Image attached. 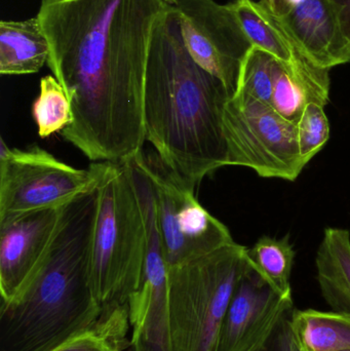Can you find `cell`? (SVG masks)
I'll list each match as a JSON object with an SVG mask.
<instances>
[{
  "label": "cell",
  "mask_w": 350,
  "mask_h": 351,
  "mask_svg": "<svg viewBox=\"0 0 350 351\" xmlns=\"http://www.w3.org/2000/svg\"><path fill=\"white\" fill-rule=\"evenodd\" d=\"M293 328L304 351L350 350V315L347 313L296 309Z\"/></svg>",
  "instance_id": "obj_18"
},
{
  "label": "cell",
  "mask_w": 350,
  "mask_h": 351,
  "mask_svg": "<svg viewBox=\"0 0 350 351\" xmlns=\"http://www.w3.org/2000/svg\"><path fill=\"white\" fill-rule=\"evenodd\" d=\"M96 162L86 170L61 162L37 145L0 147V224L21 215L61 208L96 185Z\"/></svg>",
  "instance_id": "obj_6"
},
{
  "label": "cell",
  "mask_w": 350,
  "mask_h": 351,
  "mask_svg": "<svg viewBox=\"0 0 350 351\" xmlns=\"http://www.w3.org/2000/svg\"><path fill=\"white\" fill-rule=\"evenodd\" d=\"M181 34L192 59L223 82L232 98L252 45L228 4L181 0L176 6Z\"/></svg>",
  "instance_id": "obj_9"
},
{
  "label": "cell",
  "mask_w": 350,
  "mask_h": 351,
  "mask_svg": "<svg viewBox=\"0 0 350 351\" xmlns=\"http://www.w3.org/2000/svg\"><path fill=\"white\" fill-rule=\"evenodd\" d=\"M279 19L314 65L330 70L350 63V40L331 0H302Z\"/></svg>",
  "instance_id": "obj_13"
},
{
  "label": "cell",
  "mask_w": 350,
  "mask_h": 351,
  "mask_svg": "<svg viewBox=\"0 0 350 351\" xmlns=\"http://www.w3.org/2000/svg\"><path fill=\"white\" fill-rule=\"evenodd\" d=\"M275 58L252 47L240 68L238 88L234 97L268 104L273 94V65Z\"/></svg>",
  "instance_id": "obj_21"
},
{
  "label": "cell",
  "mask_w": 350,
  "mask_h": 351,
  "mask_svg": "<svg viewBox=\"0 0 350 351\" xmlns=\"http://www.w3.org/2000/svg\"><path fill=\"white\" fill-rule=\"evenodd\" d=\"M92 286L103 317L127 308L143 274L147 234L131 162H96Z\"/></svg>",
  "instance_id": "obj_4"
},
{
  "label": "cell",
  "mask_w": 350,
  "mask_h": 351,
  "mask_svg": "<svg viewBox=\"0 0 350 351\" xmlns=\"http://www.w3.org/2000/svg\"><path fill=\"white\" fill-rule=\"evenodd\" d=\"M227 167H245L259 177L295 181L306 164L300 154L297 125L268 104L232 97L225 106Z\"/></svg>",
  "instance_id": "obj_7"
},
{
  "label": "cell",
  "mask_w": 350,
  "mask_h": 351,
  "mask_svg": "<svg viewBox=\"0 0 350 351\" xmlns=\"http://www.w3.org/2000/svg\"><path fill=\"white\" fill-rule=\"evenodd\" d=\"M302 0H260V3L277 18H284Z\"/></svg>",
  "instance_id": "obj_25"
},
{
  "label": "cell",
  "mask_w": 350,
  "mask_h": 351,
  "mask_svg": "<svg viewBox=\"0 0 350 351\" xmlns=\"http://www.w3.org/2000/svg\"><path fill=\"white\" fill-rule=\"evenodd\" d=\"M127 322L129 317L123 315L103 317L98 325L72 338L55 351H123L121 344Z\"/></svg>",
  "instance_id": "obj_22"
},
{
  "label": "cell",
  "mask_w": 350,
  "mask_h": 351,
  "mask_svg": "<svg viewBox=\"0 0 350 351\" xmlns=\"http://www.w3.org/2000/svg\"><path fill=\"white\" fill-rule=\"evenodd\" d=\"M247 249L234 241L168 268L173 351H215L232 295L251 268Z\"/></svg>",
  "instance_id": "obj_5"
},
{
  "label": "cell",
  "mask_w": 350,
  "mask_h": 351,
  "mask_svg": "<svg viewBox=\"0 0 350 351\" xmlns=\"http://www.w3.org/2000/svg\"><path fill=\"white\" fill-rule=\"evenodd\" d=\"M343 351H350V350H343Z\"/></svg>",
  "instance_id": "obj_29"
},
{
  "label": "cell",
  "mask_w": 350,
  "mask_h": 351,
  "mask_svg": "<svg viewBox=\"0 0 350 351\" xmlns=\"http://www.w3.org/2000/svg\"><path fill=\"white\" fill-rule=\"evenodd\" d=\"M61 208L34 210L0 224L2 303L22 289L40 263L55 234Z\"/></svg>",
  "instance_id": "obj_11"
},
{
  "label": "cell",
  "mask_w": 350,
  "mask_h": 351,
  "mask_svg": "<svg viewBox=\"0 0 350 351\" xmlns=\"http://www.w3.org/2000/svg\"><path fill=\"white\" fill-rule=\"evenodd\" d=\"M32 117L41 139L62 133L71 125V102L55 76L41 78L39 94L32 105Z\"/></svg>",
  "instance_id": "obj_20"
},
{
  "label": "cell",
  "mask_w": 350,
  "mask_h": 351,
  "mask_svg": "<svg viewBox=\"0 0 350 351\" xmlns=\"http://www.w3.org/2000/svg\"><path fill=\"white\" fill-rule=\"evenodd\" d=\"M292 301V293L277 292L251 265L232 295L215 351L246 350Z\"/></svg>",
  "instance_id": "obj_12"
},
{
  "label": "cell",
  "mask_w": 350,
  "mask_h": 351,
  "mask_svg": "<svg viewBox=\"0 0 350 351\" xmlns=\"http://www.w3.org/2000/svg\"><path fill=\"white\" fill-rule=\"evenodd\" d=\"M331 1L338 12L343 32L350 40V0H331Z\"/></svg>",
  "instance_id": "obj_26"
},
{
  "label": "cell",
  "mask_w": 350,
  "mask_h": 351,
  "mask_svg": "<svg viewBox=\"0 0 350 351\" xmlns=\"http://www.w3.org/2000/svg\"><path fill=\"white\" fill-rule=\"evenodd\" d=\"M164 0H41L47 61L71 102L62 137L94 162H127L145 143L144 98Z\"/></svg>",
  "instance_id": "obj_1"
},
{
  "label": "cell",
  "mask_w": 350,
  "mask_h": 351,
  "mask_svg": "<svg viewBox=\"0 0 350 351\" xmlns=\"http://www.w3.org/2000/svg\"><path fill=\"white\" fill-rule=\"evenodd\" d=\"M325 106L310 103L297 125L300 154L306 165L322 150L330 138V123Z\"/></svg>",
  "instance_id": "obj_23"
},
{
  "label": "cell",
  "mask_w": 350,
  "mask_h": 351,
  "mask_svg": "<svg viewBox=\"0 0 350 351\" xmlns=\"http://www.w3.org/2000/svg\"><path fill=\"white\" fill-rule=\"evenodd\" d=\"M330 86H323L295 73L290 66L277 61L273 65V94L269 106L284 119L298 125L310 103L326 106Z\"/></svg>",
  "instance_id": "obj_17"
},
{
  "label": "cell",
  "mask_w": 350,
  "mask_h": 351,
  "mask_svg": "<svg viewBox=\"0 0 350 351\" xmlns=\"http://www.w3.org/2000/svg\"><path fill=\"white\" fill-rule=\"evenodd\" d=\"M164 1L166 2L168 5L176 6L181 0H164Z\"/></svg>",
  "instance_id": "obj_28"
},
{
  "label": "cell",
  "mask_w": 350,
  "mask_h": 351,
  "mask_svg": "<svg viewBox=\"0 0 350 351\" xmlns=\"http://www.w3.org/2000/svg\"><path fill=\"white\" fill-rule=\"evenodd\" d=\"M247 256L252 267L281 294H291V274L295 251L289 235L283 239L261 237L250 249Z\"/></svg>",
  "instance_id": "obj_19"
},
{
  "label": "cell",
  "mask_w": 350,
  "mask_h": 351,
  "mask_svg": "<svg viewBox=\"0 0 350 351\" xmlns=\"http://www.w3.org/2000/svg\"><path fill=\"white\" fill-rule=\"evenodd\" d=\"M228 5L252 47L266 51L295 71H312L320 68L306 57L281 19L268 12L260 2L234 0Z\"/></svg>",
  "instance_id": "obj_14"
},
{
  "label": "cell",
  "mask_w": 350,
  "mask_h": 351,
  "mask_svg": "<svg viewBox=\"0 0 350 351\" xmlns=\"http://www.w3.org/2000/svg\"><path fill=\"white\" fill-rule=\"evenodd\" d=\"M155 195L156 215L168 268L234 243L229 229L197 200L195 189L158 156H144Z\"/></svg>",
  "instance_id": "obj_8"
},
{
  "label": "cell",
  "mask_w": 350,
  "mask_h": 351,
  "mask_svg": "<svg viewBox=\"0 0 350 351\" xmlns=\"http://www.w3.org/2000/svg\"><path fill=\"white\" fill-rule=\"evenodd\" d=\"M145 218L146 245L139 288L127 302L132 338L129 351H173L171 334L168 268L156 215L155 199H141Z\"/></svg>",
  "instance_id": "obj_10"
},
{
  "label": "cell",
  "mask_w": 350,
  "mask_h": 351,
  "mask_svg": "<svg viewBox=\"0 0 350 351\" xmlns=\"http://www.w3.org/2000/svg\"><path fill=\"white\" fill-rule=\"evenodd\" d=\"M294 301L281 311L260 337L245 351H288L293 332Z\"/></svg>",
  "instance_id": "obj_24"
},
{
  "label": "cell",
  "mask_w": 350,
  "mask_h": 351,
  "mask_svg": "<svg viewBox=\"0 0 350 351\" xmlns=\"http://www.w3.org/2000/svg\"><path fill=\"white\" fill-rule=\"evenodd\" d=\"M316 280L332 311L350 315V233L327 228L316 257Z\"/></svg>",
  "instance_id": "obj_16"
},
{
  "label": "cell",
  "mask_w": 350,
  "mask_h": 351,
  "mask_svg": "<svg viewBox=\"0 0 350 351\" xmlns=\"http://www.w3.org/2000/svg\"><path fill=\"white\" fill-rule=\"evenodd\" d=\"M232 95L187 51L178 14L168 5L154 30L146 72L144 128L156 156L197 189L227 167L223 117Z\"/></svg>",
  "instance_id": "obj_2"
},
{
  "label": "cell",
  "mask_w": 350,
  "mask_h": 351,
  "mask_svg": "<svg viewBox=\"0 0 350 351\" xmlns=\"http://www.w3.org/2000/svg\"><path fill=\"white\" fill-rule=\"evenodd\" d=\"M288 351H304L303 348L300 346L297 337H296L295 332H292L291 338H290L289 346H288Z\"/></svg>",
  "instance_id": "obj_27"
},
{
  "label": "cell",
  "mask_w": 350,
  "mask_h": 351,
  "mask_svg": "<svg viewBox=\"0 0 350 351\" xmlns=\"http://www.w3.org/2000/svg\"><path fill=\"white\" fill-rule=\"evenodd\" d=\"M49 57V43L39 19L0 22V74L37 73Z\"/></svg>",
  "instance_id": "obj_15"
},
{
  "label": "cell",
  "mask_w": 350,
  "mask_h": 351,
  "mask_svg": "<svg viewBox=\"0 0 350 351\" xmlns=\"http://www.w3.org/2000/svg\"><path fill=\"white\" fill-rule=\"evenodd\" d=\"M98 181L64 206L53 239L0 313V351H55L100 323L92 286Z\"/></svg>",
  "instance_id": "obj_3"
}]
</instances>
